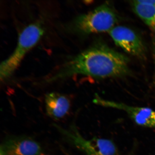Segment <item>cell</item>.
Here are the masks:
<instances>
[{
  "label": "cell",
  "instance_id": "obj_1",
  "mask_svg": "<svg viewBox=\"0 0 155 155\" xmlns=\"http://www.w3.org/2000/svg\"><path fill=\"white\" fill-rule=\"evenodd\" d=\"M131 74L128 58L106 45L99 43L64 63L48 81L52 82L76 75L104 79L123 77Z\"/></svg>",
  "mask_w": 155,
  "mask_h": 155
},
{
  "label": "cell",
  "instance_id": "obj_2",
  "mask_svg": "<svg viewBox=\"0 0 155 155\" xmlns=\"http://www.w3.org/2000/svg\"><path fill=\"white\" fill-rule=\"evenodd\" d=\"M119 20L115 9L106 3L90 12L79 15L66 27L68 31L86 35L109 32Z\"/></svg>",
  "mask_w": 155,
  "mask_h": 155
},
{
  "label": "cell",
  "instance_id": "obj_3",
  "mask_svg": "<svg viewBox=\"0 0 155 155\" xmlns=\"http://www.w3.org/2000/svg\"><path fill=\"white\" fill-rule=\"evenodd\" d=\"M44 32L43 27L38 23L29 25L23 30L14 51L1 63V81H5L12 75L26 54L39 41Z\"/></svg>",
  "mask_w": 155,
  "mask_h": 155
},
{
  "label": "cell",
  "instance_id": "obj_4",
  "mask_svg": "<svg viewBox=\"0 0 155 155\" xmlns=\"http://www.w3.org/2000/svg\"><path fill=\"white\" fill-rule=\"evenodd\" d=\"M57 127L75 147L86 155H119L117 147L109 139L97 137L87 139L81 135L75 126L69 130Z\"/></svg>",
  "mask_w": 155,
  "mask_h": 155
},
{
  "label": "cell",
  "instance_id": "obj_5",
  "mask_svg": "<svg viewBox=\"0 0 155 155\" xmlns=\"http://www.w3.org/2000/svg\"><path fill=\"white\" fill-rule=\"evenodd\" d=\"M116 45L126 53L143 59L146 49L144 42L138 35L130 28L125 26H115L109 32Z\"/></svg>",
  "mask_w": 155,
  "mask_h": 155
},
{
  "label": "cell",
  "instance_id": "obj_6",
  "mask_svg": "<svg viewBox=\"0 0 155 155\" xmlns=\"http://www.w3.org/2000/svg\"><path fill=\"white\" fill-rule=\"evenodd\" d=\"M96 104L104 107L115 108L125 112L137 125L155 128V111L150 108L130 106L101 97L97 100Z\"/></svg>",
  "mask_w": 155,
  "mask_h": 155
},
{
  "label": "cell",
  "instance_id": "obj_7",
  "mask_svg": "<svg viewBox=\"0 0 155 155\" xmlns=\"http://www.w3.org/2000/svg\"><path fill=\"white\" fill-rule=\"evenodd\" d=\"M0 155H40L41 147L31 137L15 136L5 139L1 145Z\"/></svg>",
  "mask_w": 155,
  "mask_h": 155
},
{
  "label": "cell",
  "instance_id": "obj_8",
  "mask_svg": "<svg viewBox=\"0 0 155 155\" xmlns=\"http://www.w3.org/2000/svg\"><path fill=\"white\" fill-rule=\"evenodd\" d=\"M46 114L54 119H61L69 112L71 102L66 96L60 93H48L45 97Z\"/></svg>",
  "mask_w": 155,
  "mask_h": 155
},
{
  "label": "cell",
  "instance_id": "obj_9",
  "mask_svg": "<svg viewBox=\"0 0 155 155\" xmlns=\"http://www.w3.org/2000/svg\"><path fill=\"white\" fill-rule=\"evenodd\" d=\"M131 5L135 14L155 32V0L133 1Z\"/></svg>",
  "mask_w": 155,
  "mask_h": 155
},
{
  "label": "cell",
  "instance_id": "obj_10",
  "mask_svg": "<svg viewBox=\"0 0 155 155\" xmlns=\"http://www.w3.org/2000/svg\"><path fill=\"white\" fill-rule=\"evenodd\" d=\"M128 155H134L133 153L130 154Z\"/></svg>",
  "mask_w": 155,
  "mask_h": 155
}]
</instances>
